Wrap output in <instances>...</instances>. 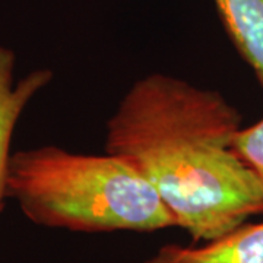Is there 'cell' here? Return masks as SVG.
Listing matches in <instances>:
<instances>
[{
  "label": "cell",
  "mask_w": 263,
  "mask_h": 263,
  "mask_svg": "<svg viewBox=\"0 0 263 263\" xmlns=\"http://www.w3.org/2000/svg\"><path fill=\"white\" fill-rule=\"evenodd\" d=\"M240 123L218 91L149 73L107 122L105 152L148 180L176 227L195 241H214L263 215V183L233 149Z\"/></svg>",
  "instance_id": "6da1fadb"
},
{
  "label": "cell",
  "mask_w": 263,
  "mask_h": 263,
  "mask_svg": "<svg viewBox=\"0 0 263 263\" xmlns=\"http://www.w3.org/2000/svg\"><path fill=\"white\" fill-rule=\"evenodd\" d=\"M16 56L13 50L0 47V211L6 199L8 171L12 152L10 143L22 113L34 97L53 79L50 69H37L19 81L15 79Z\"/></svg>",
  "instance_id": "3957f363"
},
{
  "label": "cell",
  "mask_w": 263,
  "mask_h": 263,
  "mask_svg": "<svg viewBox=\"0 0 263 263\" xmlns=\"http://www.w3.org/2000/svg\"><path fill=\"white\" fill-rule=\"evenodd\" d=\"M6 196L34 224L81 233H151L176 227L155 189L129 161L54 145L12 152Z\"/></svg>",
  "instance_id": "7a4b0ae2"
},
{
  "label": "cell",
  "mask_w": 263,
  "mask_h": 263,
  "mask_svg": "<svg viewBox=\"0 0 263 263\" xmlns=\"http://www.w3.org/2000/svg\"><path fill=\"white\" fill-rule=\"evenodd\" d=\"M143 263H263V222L243 224L200 247L162 246Z\"/></svg>",
  "instance_id": "277c9868"
},
{
  "label": "cell",
  "mask_w": 263,
  "mask_h": 263,
  "mask_svg": "<svg viewBox=\"0 0 263 263\" xmlns=\"http://www.w3.org/2000/svg\"><path fill=\"white\" fill-rule=\"evenodd\" d=\"M233 149L263 183V119L250 127L237 132Z\"/></svg>",
  "instance_id": "8992f818"
},
{
  "label": "cell",
  "mask_w": 263,
  "mask_h": 263,
  "mask_svg": "<svg viewBox=\"0 0 263 263\" xmlns=\"http://www.w3.org/2000/svg\"><path fill=\"white\" fill-rule=\"evenodd\" d=\"M238 54L263 86V0H212Z\"/></svg>",
  "instance_id": "5b68a950"
}]
</instances>
